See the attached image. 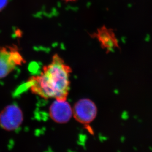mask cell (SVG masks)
<instances>
[{
	"mask_svg": "<svg viewBox=\"0 0 152 152\" xmlns=\"http://www.w3.org/2000/svg\"><path fill=\"white\" fill-rule=\"evenodd\" d=\"M72 69L59 55H54L50 63L43 66L39 75L32 76L26 86L35 95L45 99L66 101L70 89Z\"/></svg>",
	"mask_w": 152,
	"mask_h": 152,
	"instance_id": "cell-1",
	"label": "cell"
},
{
	"mask_svg": "<svg viewBox=\"0 0 152 152\" xmlns=\"http://www.w3.org/2000/svg\"><path fill=\"white\" fill-rule=\"evenodd\" d=\"M64 1H75L76 0H64Z\"/></svg>",
	"mask_w": 152,
	"mask_h": 152,
	"instance_id": "cell-8",
	"label": "cell"
},
{
	"mask_svg": "<svg viewBox=\"0 0 152 152\" xmlns=\"http://www.w3.org/2000/svg\"><path fill=\"white\" fill-rule=\"evenodd\" d=\"M49 115L52 120L59 124L68 123L73 116L72 108L66 101L55 99L49 109Z\"/></svg>",
	"mask_w": 152,
	"mask_h": 152,
	"instance_id": "cell-5",
	"label": "cell"
},
{
	"mask_svg": "<svg viewBox=\"0 0 152 152\" xmlns=\"http://www.w3.org/2000/svg\"><path fill=\"white\" fill-rule=\"evenodd\" d=\"M23 113L16 104L6 106L0 112V126L7 131L18 129L23 122Z\"/></svg>",
	"mask_w": 152,
	"mask_h": 152,
	"instance_id": "cell-4",
	"label": "cell"
},
{
	"mask_svg": "<svg viewBox=\"0 0 152 152\" xmlns=\"http://www.w3.org/2000/svg\"><path fill=\"white\" fill-rule=\"evenodd\" d=\"M26 61L16 46L0 47V79L6 77Z\"/></svg>",
	"mask_w": 152,
	"mask_h": 152,
	"instance_id": "cell-2",
	"label": "cell"
},
{
	"mask_svg": "<svg viewBox=\"0 0 152 152\" xmlns=\"http://www.w3.org/2000/svg\"><path fill=\"white\" fill-rule=\"evenodd\" d=\"M92 36L97 39L101 47L107 52L113 51L119 48V42L114 31L106 26L99 28Z\"/></svg>",
	"mask_w": 152,
	"mask_h": 152,
	"instance_id": "cell-6",
	"label": "cell"
},
{
	"mask_svg": "<svg viewBox=\"0 0 152 152\" xmlns=\"http://www.w3.org/2000/svg\"><path fill=\"white\" fill-rule=\"evenodd\" d=\"M7 4V0H0V11L6 7Z\"/></svg>",
	"mask_w": 152,
	"mask_h": 152,
	"instance_id": "cell-7",
	"label": "cell"
},
{
	"mask_svg": "<svg viewBox=\"0 0 152 152\" xmlns=\"http://www.w3.org/2000/svg\"><path fill=\"white\" fill-rule=\"evenodd\" d=\"M73 116L76 121L86 126H88L97 116L98 108L95 102L89 99H80L72 108ZM90 128V127H89Z\"/></svg>",
	"mask_w": 152,
	"mask_h": 152,
	"instance_id": "cell-3",
	"label": "cell"
}]
</instances>
